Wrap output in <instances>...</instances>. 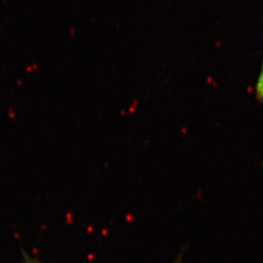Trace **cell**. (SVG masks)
Listing matches in <instances>:
<instances>
[{
	"label": "cell",
	"instance_id": "2",
	"mask_svg": "<svg viewBox=\"0 0 263 263\" xmlns=\"http://www.w3.org/2000/svg\"><path fill=\"white\" fill-rule=\"evenodd\" d=\"M181 262V258H178L175 262L173 263H180ZM26 263H40L36 261V260H34V259H32V258H28L27 260H26Z\"/></svg>",
	"mask_w": 263,
	"mask_h": 263
},
{
	"label": "cell",
	"instance_id": "1",
	"mask_svg": "<svg viewBox=\"0 0 263 263\" xmlns=\"http://www.w3.org/2000/svg\"><path fill=\"white\" fill-rule=\"evenodd\" d=\"M256 97L259 101L263 102V62L260 74L258 76V80L256 84Z\"/></svg>",
	"mask_w": 263,
	"mask_h": 263
}]
</instances>
